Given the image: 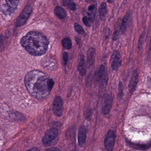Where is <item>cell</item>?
<instances>
[{
  "instance_id": "7402d4cb",
  "label": "cell",
  "mask_w": 151,
  "mask_h": 151,
  "mask_svg": "<svg viewBox=\"0 0 151 151\" xmlns=\"http://www.w3.org/2000/svg\"><path fill=\"white\" fill-rule=\"evenodd\" d=\"M74 29H75L76 32H77L78 34L81 35H83L85 33L84 29L80 25H79L77 23H75L74 24Z\"/></svg>"
},
{
  "instance_id": "603a6c76",
  "label": "cell",
  "mask_w": 151,
  "mask_h": 151,
  "mask_svg": "<svg viewBox=\"0 0 151 151\" xmlns=\"http://www.w3.org/2000/svg\"><path fill=\"white\" fill-rule=\"evenodd\" d=\"M83 22V24H84L85 26L89 27L90 26V24L89 19L87 17H84L82 19Z\"/></svg>"
},
{
  "instance_id": "ffe728a7",
  "label": "cell",
  "mask_w": 151,
  "mask_h": 151,
  "mask_svg": "<svg viewBox=\"0 0 151 151\" xmlns=\"http://www.w3.org/2000/svg\"><path fill=\"white\" fill-rule=\"evenodd\" d=\"M63 3L64 5L68 6L71 10L74 11L76 9V5L73 0H63Z\"/></svg>"
},
{
  "instance_id": "7c38bea8",
  "label": "cell",
  "mask_w": 151,
  "mask_h": 151,
  "mask_svg": "<svg viewBox=\"0 0 151 151\" xmlns=\"http://www.w3.org/2000/svg\"><path fill=\"white\" fill-rule=\"evenodd\" d=\"M77 68L79 73L82 76L85 75L86 73V65L83 54H81L79 56Z\"/></svg>"
},
{
  "instance_id": "484cf974",
  "label": "cell",
  "mask_w": 151,
  "mask_h": 151,
  "mask_svg": "<svg viewBox=\"0 0 151 151\" xmlns=\"http://www.w3.org/2000/svg\"><path fill=\"white\" fill-rule=\"evenodd\" d=\"M45 151H61L57 147H52V148H49L47 149Z\"/></svg>"
},
{
  "instance_id": "5b68a950",
  "label": "cell",
  "mask_w": 151,
  "mask_h": 151,
  "mask_svg": "<svg viewBox=\"0 0 151 151\" xmlns=\"http://www.w3.org/2000/svg\"><path fill=\"white\" fill-rule=\"evenodd\" d=\"M58 130L57 128L52 127L50 129L45 133L42 138V142L43 144L47 145L50 143L58 136Z\"/></svg>"
},
{
  "instance_id": "8fae6325",
  "label": "cell",
  "mask_w": 151,
  "mask_h": 151,
  "mask_svg": "<svg viewBox=\"0 0 151 151\" xmlns=\"http://www.w3.org/2000/svg\"><path fill=\"white\" fill-rule=\"evenodd\" d=\"M86 128L84 126H82L79 128L78 133V145L80 147H83L86 142Z\"/></svg>"
},
{
  "instance_id": "d6986e66",
  "label": "cell",
  "mask_w": 151,
  "mask_h": 151,
  "mask_svg": "<svg viewBox=\"0 0 151 151\" xmlns=\"http://www.w3.org/2000/svg\"><path fill=\"white\" fill-rule=\"evenodd\" d=\"M107 14V7L106 3L103 2L100 5L99 9V15L100 19L104 20L105 19Z\"/></svg>"
},
{
  "instance_id": "52a82bcc",
  "label": "cell",
  "mask_w": 151,
  "mask_h": 151,
  "mask_svg": "<svg viewBox=\"0 0 151 151\" xmlns=\"http://www.w3.org/2000/svg\"><path fill=\"white\" fill-rule=\"evenodd\" d=\"M63 103L60 96L56 97L53 102V111L55 114L58 116H62L63 109Z\"/></svg>"
},
{
  "instance_id": "3957f363",
  "label": "cell",
  "mask_w": 151,
  "mask_h": 151,
  "mask_svg": "<svg viewBox=\"0 0 151 151\" xmlns=\"http://www.w3.org/2000/svg\"><path fill=\"white\" fill-rule=\"evenodd\" d=\"M96 81L99 83L100 88H105L107 85L108 76L105 67L101 65L98 70L96 74Z\"/></svg>"
},
{
  "instance_id": "ac0fdd59",
  "label": "cell",
  "mask_w": 151,
  "mask_h": 151,
  "mask_svg": "<svg viewBox=\"0 0 151 151\" xmlns=\"http://www.w3.org/2000/svg\"><path fill=\"white\" fill-rule=\"evenodd\" d=\"M54 12L56 16L61 19H63L66 17V12L60 6L56 7L54 9Z\"/></svg>"
},
{
  "instance_id": "9a60e30c",
  "label": "cell",
  "mask_w": 151,
  "mask_h": 151,
  "mask_svg": "<svg viewBox=\"0 0 151 151\" xmlns=\"http://www.w3.org/2000/svg\"><path fill=\"white\" fill-rule=\"evenodd\" d=\"M95 54H96V51L95 49L93 48H90L88 50V55H87V64L89 67L92 66L94 63Z\"/></svg>"
},
{
  "instance_id": "f1b7e54d",
  "label": "cell",
  "mask_w": 151,
  "mask_h": 151,
  "mask_svg": "<svg viewBox=\"0 0 151 151\" xmlns=\"http://www.w3.org/2000/svg\"><path fill=\"white\" fill-rule=\"evenodd\" d=\"M114 1V0H107V1H108V2L109 3H113Z\"/></svg>"
},
{
  "instance_id": "44dd1931",
  "label": "cell",
  "mask_w": 151,
  "mask_h": 151,
  "mask_svg": "<svg viewBox=\"0 0 151 151\" xmlns=\"http://www.w3.org/2000/svg\"><path fill=\"white\" fill-rule=\"evenodd\" d=\"M62 45L66 49L69 50L71 48L72 46L71 41L69 38H65L62 41Z\"/></svg>"
},
{
  "instance_id": "6da1fadb",
  "label": "cell",
  "mask_w": 151,
  "mask_h": 151,
  "mask_svg": "<svg viewBox=\"0 0 151 151\" xmlns=\"http://www.w3.org/2000/svg\"><path fill=\"white\" fill-rule=\"evenodd\" d=\"M24 83L31 96L39 99L47 96L55 84L53 79L38 70L28 73L25 77Z\"/></svg>"
},
{
  "instance_id": "ba28073f",
  "label": "cell",
  "mask_w": 151,
  "mask_h": 151,
  "mask_svg": "<svg viewBox=\"0 0 151 151\" xmlns=\"http://www.w3.org/2000/svg\"><path fill=\"white\" fill-rule=\"evenodd\" d=\"M112 104V99L111 96L109 94H106L104 98L102 111L105 114H108L111 109Z\"/></svg>"
},
{
  "instance_id": "e0dca14e",
  "label": "cell",
  "mask_w": 151,
  "mask_h": 151,
  "mask_svg": "<svg viewBox=\"0 0 151 151\" xmlns=\"http://www.w3.org/2000/svg\"><path fill=\"white\" fill-rule=\"evenodd\" d=\"M138 80V74L137 73L134 72L131 76L130 83L129 85V91L131 93L133 92L135 89Z\"/></svg>"
},
{
  "instance_id": "30bf717a",
  "label": "cell",
  "mask_w": 151,
  "mask_h": 151,
  "mask_svg": "<svg viewBox=\"0 0 151 151\" xmlns=\"http://www.w3.org/2000/svg\"><path fill=\"white\" fill-rule=\"evenodd\" d=\"M132 13L131 12H129L127 13L122 19V23L120 27V32L122 33L126 32L128 27L132 20Z\"/></svg>"
},
{
  "instance_id": "2e32d148",
  "label": "cell",
  "mask_w": 151,
  "mask_h": 151,
  "mask_svg": "<svg viewBox=\"0 0 151 151\" xmlns=\"http://www.w3.org/2000/svg\"><path fill=\"white\" fill-rule=\"evenodd\" d=\"M5 2L9 11L13 13L17 9L19 4V0H5Z\"/></svg>"
},
{
  "instance_id": "4316f807",
  "label": "cell",
  "mask_w": 151,
  "mask_h": 151,
  "mask_svg": "<svg viewBox=\"0 0 151 151\" xmlns=\"http://www.w3.org/2000/svg\"><path fill=\"white\" fill-rule=\"evenodd\" d=\"M27 151H40L39 149L37 148H33L32 149H29Z\"/></svg>"
},
{
  "instance_id": "9c48e42d",
  "label": "cell",
  "mask_w": 151,
  "mask_h": 151,
  "mask_svg": "<svg viewBox=\"0 0 151 151\" xmlns=\"http://www.w3.org/2000/svg\"><path fill=\"white\" fill-rule=\"evenodd\" d=\"M121 56L118 51L114 52L112 56L111 66L113 70L117 71L121 65Z\"/></svg>"
},
{
  "instance_id": "5bb4252c",
  "label": "cell",
  "mask_w": 151,
  "mask_h": 151,
  "mask_svg": "<svg viewBox=\"0 0 151 151\" xmlns=\"http://www.w3.org/2000/svg\"><path fill=\"white\" fill-rule=\"evenodd\" d=\"M96 3L95 2L94 3L91 4L88 8V15L90 22H93L95 19L96 12Z\"/></svg>"
},
{
  "instance_id": "7a4b0ae2",
  "label": "cell",
  "mask_w": 151,
  "mask_h": 151,
  "mask_svg": "<svg viewBox=\"0 0 151 151\" xmlns=\"http://www.w3.org/2000/svg\"><path fill=\"white\" fill-rule=\"evenodd\" d=\"M21 44L31 55L40 56L47 52L49 42L44 35L37 32H30L22 38Z\"/></svg>"
},
{
  "instance_id": "cb8c5ba5",
  "label": "cell",
  "mask_w": 151,
  "mask_h": 151,
  "mask_svg": "<svg viewBox=\"0 0 151 151\" xmlns=\"http://www.w3.org/2000/svg\"><path fill=\"white\" fill-rule=\"evenodd\" d=\"M63 59L65 65H66L68 61V55L66 52H65L63 54Z\"/></svg>"
},
{
  "instance_id": "8992f818",
  "label": "cell",
  "mask_w": 151,
  "mask_h": 151,
  "mask_svg": "<svg viewBox=\"0 0 151 151\" xmlns=\"http://www.w3.org/2000/svg\"><path fill=\"white\" fill-rule=\"evenodd\" d=\"M115 135L114 131L109 130L107 132L104 141V145L107 151H112L115 144Z\"/></svg>"
},
{
  "instance_id": "277c9868",
  "label": "cell",
  "mask_w": 151,
  "mask_h": 151,
  "mask_svg": "<svg viewBox=\"0 0 151 151\" xmlns=\"http://www.w3.org/2000/svg\"><path fill=\"white\" fill-rule=\"evenodd\" d=\"M32 12V8L30 6H27L24 9L17 19L16 26L17 27L22 26L25 24Z\"/></svg>"
},
{
  "instance_id": "4fadbf2b",
  "label": "cell",
  "mask_w": 151,
  "mask_h": 151,
  "mask_svg": "<svg viewBox=\"0 0 151 151\" xmlns=\"http://www.w3.org/2000/svg\"><path fill=\"white\" fill-rule=\"evenodd\" d=\"M42 65L45 69L48 71L54 70L57 66L56 63L54 59L49 58L43 59Z\"/></svg>"
},
{
  "instance_id": "83f0119b",
  "label": "cell",
  "mask_w": 151,
  "mask_h": 151,
  "mask_svg": "<svg viewBox=\"0 0 151 151\" xmlns=\"http://www.w3.org/2000/svg\"><path fill=\"white\" fill-rule=\"evenodd\" d=\"M93 1H94V0H85L86 2L88 3L91 2Z\"/></svg>"
},
{
  "instance_id": "d4e9b609",
  "label": "cell",
  "mask_w": 151,
  "mask_h": 151,
  "mask_svg": "<svg viewBox=\"0 0 151 151\" xmlns=\"http://www.w3.org/2000/svg\"><path fill=\"white\" fill-rule=\"evenodd\" d=\"M91 114H92V112L90 110H88L86 111L85 112V116L87 119L89 118L91 116Z\"/></svg>"
}]
</instances>
